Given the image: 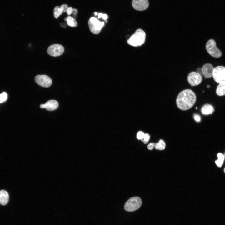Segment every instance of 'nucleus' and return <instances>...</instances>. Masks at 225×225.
Here are the masks:
<instances>
[{
  "mask_svg": "<svg viewBox=\"0 0 225 225\" xmlns=\"http://www.w3.org/2000/svg\"><path fill=\"white\" fill-rule=\"evenodd\" d=\"M196 97L195 93L190 89H185L180 92L176 99L177 107L181 110H186L195 103Z\"/></svg>",
  "mask_w": 225,
  "mask_h": 225,
  "instance_id": "f257e3e1",
  "label": "nucleus"
},
{
  "mask_svg": "<svg viewBox=\"0 0 225 225\" xmlns=\"http://www.w3.org/2000/svg\"><path fill=\"white\" fill-rule=\"evenodd\" d=\"M146 34L142 29L138 28L127 40L128 43L133 47H138L143 44L145 41Z\"/></svg>",
  "mask_w": 225,
  "mask_h": 225,
  "instance_id": "f03ea898",
  "label": "nucleus"
},
{
  "mask_svg": "<svg viewBox=\"0 0 225 225\" xmlns=\"http://www.w3.org/2000/svg\"><path fill=\"white\" fill-rule=\"evenodd\" d=\"M142 201L139 197H135L131 198L126 202L124 209L128 212H133L138 209L141 206Z\"/></svg>",
  "mask_w": 225,
  "mask_h": 225,
  "instance_id": "7ed1b4c3",
  "label": "nucleus"
},
{
  "mask_svg": "<svg viewBox=\"0 0 225 225\" xmlns=\"http://www.w3.org/2000/svg\"><path fill=\"white\" fill-rule=\"evenodd\" d=\"M88 24L90 31L94 34H97L100 32L104 23L96 18L92 17L89 19Z\"/></svg>",
  "mask_w": 225,
  "mask_h": 225,
  "instance_id": "20e7f679",
  "label": "nucleus"
},
{
  "mask_svg": "<svg viewBox=\"0 0 225 225\" xmlns=\"http://www.w3.org/2000/svg\"><path fill=\"white\" fill-rule=\"evenodd\" d=\"M206 48L208 52L213 57L219 58L222 55L221 52L217 48L216 42L213 39L209 40L207 42Z\"/></svg>",
  "mask_w": 225,
  "mask_h": 225,
  "instance_id": "39448f33",
  "label": "nucleus"
},
{
  "mask_svg": "<svg viewBox=\"0 0 225 225\" xmlns=\"http://www.w3.org/2000/svg\"><path fill=\"white\" fill-rule=\"evenodd\" d=\"M212 76L214 80L219 84L225 82V67L219 66L215 68Z\"/></svg>",
  "mask_w": 225,
  "mask_h": 225,
  "instance_id": "423d86ee",
  "label": "nucleus"
},
{
  "mask_svg": "<svg viewBox=\"0 0 225 225\" xmlns=\"http://www.w3.org/2000/svg\"><path fill=\"white\" fill-rule=\"evenodd\" d=\"M35 81L38 84L45 88L49 87L52 82L51 78L45 75H37L35 78Z\"/></svg>",
  "mask_w": 225,
  "mask_h": 225,
  "instance_id": "0eeeda50",
  "label": "nucleus"
},
{
  "mask_svg": "<svg viewBox=\"0 0 225 225\" xmlns=\"http://www.w3.org/2000/svg\"><path fill=\"white\" fill-rule=\"evenodd\" d=\"M64 51L63 47L61 45L54 44L50 45L47 50L48 53L50 56L57 57L61 55Z\"/></svg>",
  "mask_w": 225,
  "mask_h": 225,
  "instance_id": "6e6552de",
  "label": "nucleus"
},
{
  "mask_svg": "<svg viewBox=\"0 0 225 225\" xmlns=\"http://www.w3.org/2000/svg\"><path fill=\"white\" fill-rule=\"evenodd\" d=\"M187 79L189 84L191 86H193L200 83L202 80V77L196 72L193 71L188 74Z\"/></svg>",
  "mask_w": 225,
  "mask_h": 225,
  "instance_id": "1a4fd4ad",
  "label": "nucleus"
},
{
  "mask_svg": "<svg viewBox=\"0 0 225 225\" xmlns=\"http://www.w3.org/2000/svg\"><path fill=\"white\" fill-rule=\"evenodd\" d=\"M148 5V0H132V6L137 10H144L147 8Z\"/></svg>",
  "mask_w": 225,
  "mask_h": 225,
  "instance_id": "9d476101",
  "label": "nucleus"
},
{
  "mask_svg": "<svg viewBox=\"0 0 225 225\" xmlns=\"http://www.w3.org/2000/svg\"><path fill=\"white\" fill-rule=\"evenodd\" d=\"M214 68L212 64L206 63L202 68L203 75L206 78H209L212 76Z\"/></svg>",
  "mask_w": 225,
  "mask_h": 225,
  "instance_id": "9b49d317",
  "label": "nucleus"
},
{
  "mask_svg": "<svg viewBox=\"0 0 225 225\" xmlns=\"http://www.w3.org/2000/svg\"><path fill=\"white\" fill-rule=\"evenodd\" d=\"M58 106V102L54 100H51L47 101L44 104L40 105L41 108H45L48 111H53L57 108Z\"/></svg>",
  "mask_w": 225,
  "mask_h": 225,
  "instance_id": "f8f14e48",
  "label": "nucleus"
},
{
  "mask_svg": "<svg viewBox=\"0 0 225 225\" xmlns=\"http://www.w3.org/2000/svg\"><path fill=\"white\" fill-rule=\"evenodd\" d=\"M9 195L6 191H0V204L5 205L7 204L9 200Z\"/></svg>",
  "mask_w": 225,
  "mask_h": 225,
  "instance_id": "ddd939ff",
  "label": "nucleus"
},
{
  "mask_svg": "<svg viewBox=\"0 0 225 225\" xmlns=\"http://www.w3.org/2000/svg\"><path fill=\"white\" fill-rule=\"evenodd\" d=\"M214 111V110L212 106L208 104L204 105L201 109L202 113L204 115L212 114Z\"/></svg>",
  "mask_w": 225,
  "mask_h": 225,
  "instance_id": "4468645a",
  "label": "nucleus"
},
{
  "mask_svg": "<svg viewBox=\"0 0 225 225\" xmlns=\"http://www.w3.org/2000/svg\"><path fill=\"white\" fill-rule=\"evenodd\" d=\"M216 92L218 96L225 95V82L219 84L217 87Z\"/></svg>",
  "mask_w": 225,
  "mask_h": 225,
  "instance_id": "2eb2a0df",
  "label": "nucleus"
},
{
  "mask_svg": "<svg viewBox=\"0 0 225 225\" xmlns=\"http://www.w3.org/2000/svg\"><path fill=\"white\" fill-rule=\"evenodd\" d=\"M67 18V24L69 26L72 27H75L77 26L78 23L74 18L70 16H68Z\"/></svg>",
  "mask_w": 225,
  "mask_h": 225,
  "instance_id": "dca6fc26",
  "label": "nucleus"
},
{
  "mask_svg": "<svg viewBox=\"0 0 225 225\" xmlns=\"http://www.w3.org/2000/svg\"><path fill=\"white\" fill-rule=\"evenodd\" d=\"M166 145L164 141L162 139H160L158 142L155 143L154 147L156 150H163L165 148Z\"/></svg>",
  "mask_w": 225,
  "mask_h": 225,
  "instance_id": "f3484780",
  "label": "nucleus"
},
{
  "mask_svg": "<svg viewBox=\"0 0 225 225\" xmlns=\"http://www.w3.org/2000/svg\"><path fill=\"white\" fill-rule=\"evenodd\" d=\"M217 156L218 159L215 161V163L218 167H221L223 163L224 157L222 153L220 152L218 154Z\"/></svg>",
  "mask_w": 225,
  "mask_h": 225,
  "instance_id": "a211bd4d",
  "label": "nucleus"
},
{
  "mask_svg": "<svg viewBox=\"0 0 225 225\" xmlns=\"http://www.w3.org/2000/svg\"><path fill=\"white\" fill-rule=\"evenodd\" d=\"M63 12L60 7L59 6H57L54 9V16L55 18H57L60 15L62 14Z\"/></svg>",
  "mask_w": 225,
  "mask_h": 225,
  "instance_id": "6ab92c4d",
  "label": "nucleus"
},
{
  "mask_svg": "<svg viewBox=\"0 0 225 225\" xmlns=\"http://www.w3.org/2000/svg\"><path fill=\"white\" fill-rule=\"evenodd\" d=\"M7 98V95L5 92H3L0 94V103H2L6 101Z\"/></svg>",
  "mask_w": 225,
  "mask_h": 225,
  "instance_id": "aec40b11",
  "label": "nucleus"
},
{
  "mask_svg": "<svg viewBox=\"0 0 225 225\" xmlns=\"http://www.w3.org/2000/svg\"><path fill=\"white\" fill-rule=\"evenodd\" d=\"M150 138V135L146 133L145 134L143 138L141 140L144 143L146 144L148 143Z\"/></svg>",
  "mask_w": 225,
  "mask_h": 225,
  "instance_id": "412c9836",
  "label": "nucleus"
},
{
  "mask_svg": "<svg viewBox=\"0 0 225 225\" xmlns=\"http://www.w3.org/2000/svg\"><path fill=\"white\" fill-rule=\"evenodd\" d=\"M145 134L143 132L139 131L137 133V138L138 139L141 140L143 138Z\"/></svg>",
  "mask_w": 225,
  "mask_h": 225,
  "instance_id": "4be33fe9",
  "label": "nucleus"
},
{
  "mask_svg": "<svg viewBox=\"0 0 225 225\" xmlns=\"http://www.w3.org/2000/svg\"><path fill=\"white\" fill-rule=\"evenodd\" d=\"M60 7L63 12H66L69 8L68 6L66 4L61 5Z\"/></svg>",
  "mask_w": 225,
  "mask_h": 225,
  "instance_id": "5701e85b",
  "label": "nucleus"
},
{
  "mask_svg": "<svg viewBox=\"0 0 225 225\" xmlns=\"http://www.w3.org/2000/svg\"><path fill=\"white\" fill-rule=\"evenodd\" d=\"M102 18L105 20H106L107 19L108 17V16L106 14H103L102 13H100L98 14V18Z\"/></svg>",
  "mask_w": 225,
  "mask_h": 225,
  "instance_id": "b1692460",
  "label": "nucleus"
},
{
  "mask_svg": "<svg viewBox=\"0 0 225 225\" xmlns=\"http://www.w3.org/2000/svg\"><path fill=\"white\" fill-rule=\"evenodd\" d=\"M155 146V143L151 142L148 146V148L149 150H152L153 149Z\"/></svg>",
  "mask_w": 225,
  "mask_h": 225,
  "instance_id": "393cba45",
  "label": "nucleus"
},
{
  "mask_svg": "<svg viewBox=\"0 0 225 225\" xmlns=\"http://www.w3.org/2000/svg\"><path fill=\"white\" fill-rule=\"evenodd\" d=\"M194 119L198 122H200L201 120L200 116L198 114H195L194 116Z\"/></svg>",
  "mask_w": 225,
  "mask_h": 225,
  "instance_id": "a878e982",
  "label": "nucleus"
},
{
  "mask_svg": "<svg viewBox=\"0 0 225 225\" xmlns=\"http://www.w3.org/2000/svg\"><path fill=\"white\" fill-rule=\"evenodd\" d=\"M72 8L71 7H69L67 11V14L69 16V15H71V13L72 12Z\"/></svg>",
  "mask_w": 225,
  "mask_h": 225,
  "instance_id": "bb28decb",
  "label": "nucleus"
},
{
  "mask_svg": "<svg viewBox=\"0 0 225 225\" xmlns=\"http://www.w3.org/2000/svg\"><path fill=\"white\" fill-rule=\"evenodd\" d=\"M196 72L201 76H202V75H203L202 68H198L197 69Z\"/></svg>",
  "mask_w": 225,
  "mask_h": 225,
  "instance_id": "cd10ccee",
  "label": "nucleus"
},
{
  "mask_svg": "<svg viewBox=\"0 0 225 225\" xmlns=\"http://www.w3.org/2000/svg\"><path fill=\"white\" fill-rule=\"evenodd\" d=\"M78 11L77 9L75 8H73L72 9V13L73 15H76L78 14Z\"/></svg>",
  "mask_w": 225,
  "mask_h": 225,
  "instance_id": "c85d7f7f",
  "label": "nucleus"
},
{
  "mask_svg": "<svg viewBox=\"0 0 225 225\" xmlns=\"http://www.w3.org/2000/svg\"><path fill=\"white\" fill-rule=\"evenodd\" d=\"M94 14H95V15H97L98 14V13L97 12H95L94 13Z\"/></svg>",
  "mask_w": 225,
  "mask_h": 225,
  "instance_id": "c756f323",
  "label": "nucleus"
},
{
  "mask_svg": "<svg viewBox=\"0 0 225 225\" xmlns=\"http://www.w3.org/2000/svg\"><path fill=\"white\" fill-rule=\"evenodd\" d=\"M67 18H64V21L67 22Z\"/></svg>",
  "mask_w": 225,
  "mask_h": 225,
  "instance_id": "7c9ffc66",
  "label": "nucleus"
},
{
  "mask_svg": "<svg viewBox=\"0 0 225 225\" xmlns=\"http://www.w3.org/2000/svg\"><path fill=\"white\" fill-rule=\"evenodd\" d=\"M207 87L208 88H209V87H210V86L209 85H208Z\"/></svg>",
  "mask_w": 225,
  "mask_h": 225,
  "instance_id": "2f4dec72",
  "label": "nucleus"
},
{
  "mask_svg": "<svg viewBox=\"0 0 225 225\" xmlns=\"http://www.w3.org/2000/svg\"><path fill=\"white\" fill-rule=\"evenodd\" d=\"M224 172L225 173V168H224Z\"/></svg>",
  "mask_w": 225,
  "mask_h": 225,
  "instance_id": "473e14b6",
  "label": "nucleus"
},
{
  "mask_svg": "<svg viewBox=\"0 0 225 225\" xmlns=\"http://www.w3.org/2000/svg\"><path fill=\"white\" fill-rule=\"evenodd\" d=\"M197 108H198L197 107H196V109H197Z\"/></svg>",
  "mask_w": 225,
  "mask_h": 225,
  "instance_id": "72a5a7b5",
  "label": "nucleus"
}]
</instances>
